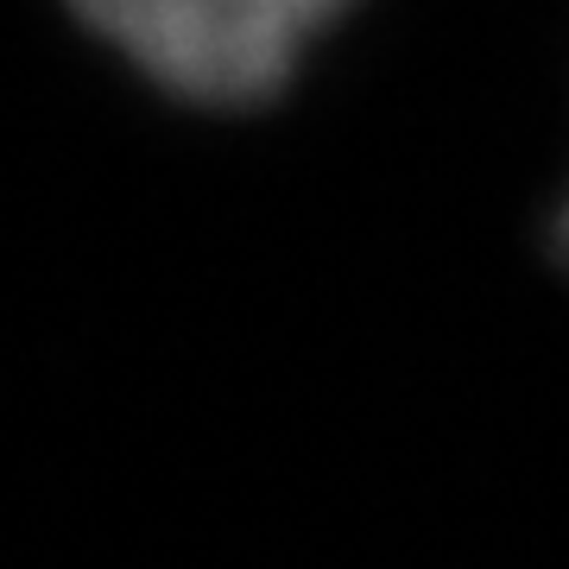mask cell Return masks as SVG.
I'll return each mask as SVG.
<instances>
[{"mask_svg": "<svg viewBox=\"0 0 569 569\" xmlns=\"http://www.w3.org/2000/svg\"><path fill=\"white\" fill-rule=\"evenodd\" d=\"M152 89L190 108L272 102L348 0H70Z\"/></svg>", "mask_w": 569, "mask_h": 569, "instance_id": "cell-1", "label": "cell"}, {"mask_svg": "<svg viewBox=\"0 0 569 569\" xmlns=\"http://www.w3.org/2000/svg\"><path fill=\"white\" fill-rule=\"evenodd\" d=\"M550 247H557V260L569 266V203L557 209V228H550Z\"/></svg>", "mask_w": 569, "mask_h": 569, "instance_id": "cell-2", "label": "cell"}]
</instances>
